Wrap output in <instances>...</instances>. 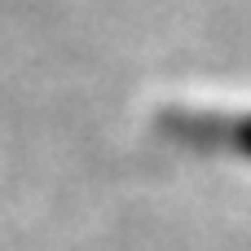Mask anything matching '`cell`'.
Masks as SVG:
<instances>
[{
    "mask_svg": "<svg viewBox=\"0 0 251 251\" xmlns=\"http://www.w3.org/2000/svg\"><path fill=\"white\" fill-rule=\"evenodd\" d=\"M168 132L181 137V141H194V146H229L238 154L251 159V115L238 119H221V115H172L168 119Z\"/></svg>",
    "mask_w": 251,
    "mask_h": 251,
    "instance_id": "6da1fadb",
    "label": "cell"
}]
</instances>
